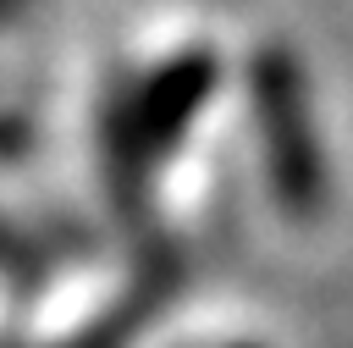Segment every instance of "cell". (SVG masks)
I'll use <instances>...</instances> for the list:
<instances>
[{
  "mask_svg": "<svg viewBox=\"0 0 353 348\" xmlns=\"http://www.w3.org/2000/svg\"><path fill=\"white\" fill-rule=\"evenodd\" d=\"M243 94H248V133H254L259 188H265L270 210L287 215L292 226H314L320 215H331L336 166H331L314 83H309L298 50L281 44V39L259 44L243 66Z\"/></svg>",
  "mask_w": 353,
  "mask_h": 348,
  "instance_id": "cell-1",
  "label": "cell"
},
{
  "mask_svg": "<svg viewBox=\"0 0 353 348\" xmlns=\"http://www.w3.org/2000/svg\"><path fill=\"white\" fill-rule=\"evenodd\" d=\"M188 348H276V342H265L254 331H226V337H204V342H188Z\"/></svg>",
  "mask_w": 353,
  "mask_h": 348,
  "instance_id": "cell-3",
  "label": "cell"
},
{
  "mask_svg": "<svg viewBox=\"0 0 353 348\" xmlns=\"http://www.w3.org/2000/svg\"><path fill=\"white\" fill-rule=\"evenodd\" d=\"M221 83H226V61L210 44H176L171 55L121 77L99 122L110 182L121 193H143L154 171L188 144V133L210 116Z\"/></svg>",
  "mask_w": 353,
  "mask_h": 348,
  "instance_id": "cell-2",
  "label": "cell"
},
{
  "mask_svg": "<svg viewBox=\"0 0 353 348\" xmlns=\"http://www.w3.org/2000/svg\"><path fill=\"white\" fill-rule=\"evenodd\" d=\"M22 11H28V0H0V28H6V22H17Z\"/></svg>",
  "mask_w": 353,
  "mask_h": 348,
  "instance_id": "cell-4",
  "label": "cell"
}]
</instances>
